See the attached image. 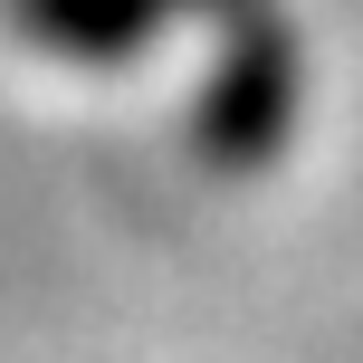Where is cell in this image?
I'll return each mask as SVG.
<instances>
[{
    "label": "cell",
    "instance_id": "6da1fadb",
    "mask_svg": "<svg viewBox=\"0 0 363 363\" xmlns=\"http://www.w3.org/2000/svg\"><path fill=\"white\" fill-rule=\"evenodd\" d=\"M172 10H191V0H0L10 38H29V48H48V57H125L134 38H153Z\"/></svg>",
    "mask_w": 363,
    "mask_h": 363
}]
</instances>
